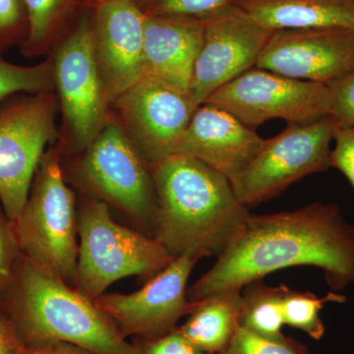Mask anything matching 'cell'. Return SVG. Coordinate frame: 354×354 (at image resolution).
I'll use <instances>...</instances> for the list:
<instances>
[{"label":"cell","instance_id":"obj_1","mask_svg":"<svg viewBox=\"0 0 354 354\" xmlns=\"http://www.w3.org/2000/svg\"><path fill=\"white\" fill-rule=\"evenodd\" d=\"M322 270L333 291L354 283V225L337 204L316 202L295 211L251 214L215 265L188 288L191 301L244 286L286 268Z\"/></svg>","mask_w":354,"mask_h":354},{"label":"cell","instance_id":"obj_2","mask_svg":"<svg viewBox=\"0 0 354 354\" xmlns=\"http://www.w3.org/2000/svg\"><path fill=\"white\" fill-rule=\"evenodd\" d=\"M157 208L153 237L172 257L221 255L251 214L230 179L201 160L174 153L149 167Z\"/></svg>","mask_w":354,"mask_h":354},{"label":"cell","instance_id":"obj_3","mask_svg":"<svg viewBox=\"0 0 354 354\" xmlns=\"http://www.w3.org/2000/svg\"><path fill=\"white\" fill-rule=\"evenodd\" d=\"M0 308L26 348L64 342L93 354H142L95 300L22 254Z\"/></svg>","mask_w":354,"mask_h":354},{"label":"cell","instance_id":"obj_4","mask_svg":"<svg viewBox=\"0 0 354 354\" xmlns=\"http://www.w3.org/2000/svg\"><path fill=\"white\" fill-rule=\"evenodd\" d=\"M78 257L73 286L95 300L121 279H149L174 258L151 235L114 221L106 202L81 198L78 208Z\"/></svg>","mask_w":354,"mask_h":354},{"label":"cell","instance_id":"obj_5","mask_svg":"<svg viewBox=\"0 0 354 354\" xmlns=\"http://www.w3.org/2000/svg\"><path fill=\"white\" fill-rule=\"evenodd\" d=\"M78 209L53 145L39 160L29 196L12 225L20 252L73 286L78 257Z\"/></svg>","mask_w":354,"mask_h":354},{"label":"cell","instance_id":"obj_6","mask_svg":"<svg viewBox=\"0 0 354 354\" xmlns=\"http://www.w3.org/2000/svg\"><path fill=\"white\" fill-rule=\"evenodd\" d=\"M81 153L77 179L88 196L118 209L153 236L157 195L152 174L113 111Z\"/></svg>","mask_w":354,"mask_h":354},{"label":"cell","instance_id":"obj_7","mask_svg":"<svg viewBox=\"0 0 354 354\" xmlns=\"http://www.w3.org/2000/svg\"><path fill=\"white\" fill-rule=\"evenodd\" d=\"M92 7L90 2L84 8L50 55L65 143L72 153H83L111 113L93 50Z\"/></svg>","mask_w":354,"mask_h":354},{"label":"cell","instance_id":"obj_8","mask_svg":"<svg viewBox=\"0 0 354 354\" xmlns=\"http://www.w3.org/2000/svg\"><path fill=\"white\" fill-rule=\"evenodd\" d=\"M55 91L18 94L0 104V204L11 223L29 196L46 147L58 136Z\"/></svg>","mask_w":354,"mask_h":354},{"label":"cell","instance_id":"obj_9","mask_svg":"<svg viewBox=\"0 0 354 354\" xmlns=\"http://www.w3.org/2000/svg\"><path fill=\"white\" fill-rule=\"evenodd\" d=\"M335 127L337 122L328 115L307 124L288 125L265 139L250 164L230 180L237 199L247 208L256 207L305 176L327 171Z\"/></svg>","mask_w":354,"mask_h":354},{"label":"cell","instance_id":"obj_10","mask_svg":"<svg viewBox=\"0 0 354 354\" xmlns=\"http://www.w3.org/2000/svg\"><path fill=\"white\" fill-rule=\"evenodd\" d=\"M205 104L227 111L254 130L267 120L307 124L330 115L327 85L257 67L218 88Z\"/></svg>","mask_w":354,"mask_h":354},{"label":"cell","instance_id":"obj_11","mask_svg":"<svg viewBox=\"0 0 354 354\" xmlns=\"http://www.w3.org/2000/svg\"><path fill=\"white\" fill-rule=\"evenodd\" d=\"M116 118L146 164H158L176 153L198 109L189 95L151 77L111 104Z\"/></svg>","mask_w":354,"mask_h":354},{"label":"cell","instance_id":"obj_12","mask_svg":"<svg viewBox=\"0 0 354 354\" xmlns=\"http://www.w3.org/2000/svg\"><path fill=\"white\" fill-rule=\"evenodd\" d=\"M181 255L129 295L104 293L95 304L113 321L123 337L158 339L176 329V323L196 306L187 295L188 279L198 262Z\"/></svg>","mask_w":354,"mask_h":354},{"label":"cell","instance_id":"obj_13","mask_svg":"<svg viewBox=\"0 0 354 354\" xmlns=\"http://www.w3.org/2000/svg\"><path fill=\"white\" fill-rule=\"evenodd\" d=\"M272 32L236 6L205 21L188 92L193 104L201 106L218 88L255 68Z\"/></svg>","mask_w":354,"mask_h":354},{"label":"cell","instance_id":"obj_14","mask_svg":"<svg viewBox=\"0 0 354 354\" xmlns=\"http://www.w3.org/2000/svg\"><path fill=\"white\" fill-rule=\"evenodd\" d=\"M145 19L133 0L93 3V50L111 104L145 76Z\"/></svg>","mask_w":354,"mask_h":354},{"label":"cell","instance_id":"obj_15","mask_svg":"<svg viewBox=\"0 0 354 354\" xmlns=\"http://www.w3.org/2000/svg\"><path fill=\"white\" fill-rule=\"evenodd\" d=\"M256 67L297 80L329 85L354 71V31H274Z\"/></svg>","mask_w":354,"mask_h":354},{"label":"cell","instance_id":"obj_16","mask_svg":"<svg viewBox=\"0 0 354 354\" xmlns=\"http://www.w3.org/2000/svg\"><path fill=\"white\" fill-rule=\"evenodd\" d=\"M264 141L232 114L203 104L184 132L176 153L201 160L230 181L250 164Z\"/></svg>","mask_w":354,"mask_h":354},{"label":"cell","instance_id":"obj_17","mask_svg":"<svg viewBox=\"0 0 354 354\" xmlns=\"http://www.w3.org/2000/svg\"><path fill=\"white\" fill-rule=\"evenodd\" d=\"M205 22H183L146 16L145 76L188 95L201 50Z\"/></svg>","mask_w":354,"mask_h":354},{"label":"cell","instance_id":"obj_18","mask_svg":"<svg viewBox=\"0 0 354 354\" xmlns=\"http://www.w3.org/2000/svg\"><path fill=\"white\" fill-rule=\"evenodd\" d=\"M236 6L272 31H354V0H239Z\"/></svg>","mask_w":354,"mask_h":354},{"label":"cell","instance_id":"obj_19","mask_svg":"<svg viewBox=\"0 0 354 354\" xmlns=\"http://www.w3.org/2000/svg\"><path fill=\"white\" fill-rule=\"evenodd\" d=\"M241 290H221L196 301L189 318L176 328L197 348L223 354L239 328Z\"/></svg>","mask_w":354,"mask_h":354},{"label":"cell","instance_id":"obj_20","mask_svg":"<svg viewBox=\"0 0 354 354\" xmlns=\"http://www.w3.org/2000/svg\"><path fill=\"white\" fill-rule=\"evenodd\" d=\"M29 32L20 53L32 58L51 55L90 0H23Z\"/></svg>","mask_w":354,"mask_h":354},{"label":"cell","instance_id":"obj_21","mask_svg":"<svg viewBox=\"0 0 354 354\" xmlns=\"http://www.w3.org/2000/svg\"><path fill=\"white\" fill-rule=\"evenodd\" d=\"M286 285L274 288L263 279L251 281L241 288L239 326L254 334L281 339L283 322V298Z\"/></svg>","mask_w":354,"mask_h":354},{"label":"cell","instance_id":"obj_22","mask_svg":"<svg viewBox=\"0 0 354 354\" xmlns=\"http://www.w3.org/2000/svg\"><path fill=\"white\" fill-rule=\"evenodd\" d=\"M346 301L348 297L335 291L318 297L309 291L291 290L286 286L283 298V322L290 327L301 330L311 339L320 341L326 333L320 317L324 305L328 302L346 304Z\"/></svg>","mask_w":354,"mask_h":354},{"label":"cell","instance_id":"obj_23","mask_svg":"<svg viewBox=\"0 0 354 354\" xmlns=\"http://www.w3.org/2000/svg\"><path fill=\"white\" fill-rule=\"evenodd\" d=\"M55 91L53 62L50 55L41 64L22 66L0 57V104L18 94H38Z\"/></svg>","mask_w":354,"mask_h":354},{"label":"cell","instance_id":"obj_24","mask_svg":"<svg viewBox=\"0 0 354 354\" xmlns=\"http://www.w3.org/2000/svg\"><path fill=\"white\" fill-rule=\"evenodd\" d=\"M146 16L183 22H205L239 0H133Z\"/></svg>","mask_w":354,"mask_h":354},{"label":"cell","instance_id":"obj_25","mask_svg":"<svg viewBox=\"0 0 354 354\" xmlns=\"http://www.w3.org/2000/svg\"><path fill=\"white\" fill-rule=\"evenodd\" d=\"M223 354H310L308 348L292 337L267 339L239 326Z\"/></svg>","mask_w":354,"mask_h":354},{"label":"cell","instance_id":"obj_26","mask_svg":"<svg viewBox=\"0 0 354 354\" xmlns=\"http://www.w3.org/2000/svg\"><path fill=\"white\" fill-rule=\"evenodd\" d=\"M29 21L23 0H0V57L24 44Z\"/></svg>","mask_w":354,"mask_h":354},{"label":"cell","instance_id":"obj_27","mask_svg":"<svg viewBox=\"0 0 354 354\" xmlns=\"http://www.w3.org/2000/svg\"><path fill=\"white\" fill-rule=\"evenodd\" d=\"M330 116L339 127H354V71L327 85Z\"/></svg>","mask_w":354,"mask_h":354},{"label":"cell","instance_id":"obj_28","mask_svg":"<svg viewBox=\"0 0 354 354\" xmlns=\"http://www.w3.org/2000/svg\"><path fill=\"white\" fill-rule=\"evenodd\" d=\"M20 256L12 225L0 204V301L10 286Z\"/></svg>","mask_w":354,"mask_h":354},{"label":"cell","instance_id":"obj_29","mask_svg":"<svg viewBox=\"0 0 354 354\" xmlns=\"http://www.w3.org/2000/svg\"><path fill=\"white\" fill-rule=\"evenodd\" d=\"M334 141L335 148L330 152V167L342 172L354 190V127L337 124Z\"/></svg>","mask_w":354,"mask_h":354},{"label":"cell","instance_id":"obj_30","mask_svg":"<svg viewBox=\"0 0 354 354\" xmlns=\"http://www.w3.org/2000/svg\"><path fill=\"white\" fill-rule=\"evenodd\" d=\"M142 354H209L188 342L177 329L139 346Z\"/></svg>","mask_w":354,"mask_h":354},{"label":"cell","instance_id":"obj_31","mask_svg":"<svg viewBox=\"0 0 354 354\" xmlns=\"http://www.w3.org/2000/svg\"><path fill=\"white\" fill-rule=\"evenodd\" d=\"M0 354H27L12 325L0 314Z\"/></svg>","mask_w":354,"mask_h":354},{"label":"cell","instance_id":"obj_32","mask_svg":"<svg viewBox=\"0 0 354 354\" xmlns=\"http://www.w3.org/2000/svg\"><path fill=\"white\" fill-rule=\"evenodd\" d=\"M27 354H93L71 344L64 342H55V344H46V346H37V348H26Z\"/></svg>","mask_w":354,"mask_h":354},{"label":"cell","instance_id":"obj_33","mask_svg":"<svg viewBox=\"0 0 354 354\" xmlns=\"http://www.w3.org/2000/svg\"><path fill=\"white\" fill-rule=\"evenodd\" d=\"M92 3H97V2L102 1V0H90Z\"/></svg>","mask_w":354,"mask_h":354}]
</instances>
